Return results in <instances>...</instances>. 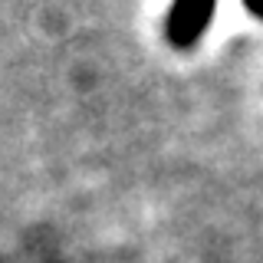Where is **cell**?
Returning a JSON list of instances; mask_svg holds the SVG:
<instances>
[{
    "instance_id": "cell-1",
    "label": "cell",
    "mask_w": 263,
    "mask_h": 263,
    "mask_svg": "<svg viewBox=\"0 0 263 263\" xmlns=\"http://www.w3.org/2000/svg\"><path fill=\"white\" fill-rule=\"evenodd\" d=\"M214 7L217 0H175L168 10V23H164L168 43L175 49H191L208 30Z\"/></svg>"
},
{
    "instance_id": "cell-2",
    "label": "cell",
    "mask_w": 263,
    "mask_h": 263,
    "mask_svg": "<svg viewBox=\"0 0 263 263\" xmlns=\"http://www.w3.org/2000/svg\"><path fill=\"white\" fill-rule=\"evenodd\" d=\"M243 7H247L253 16H260V20H263V0H243Z\"/></svg>"
}]
</instances>
